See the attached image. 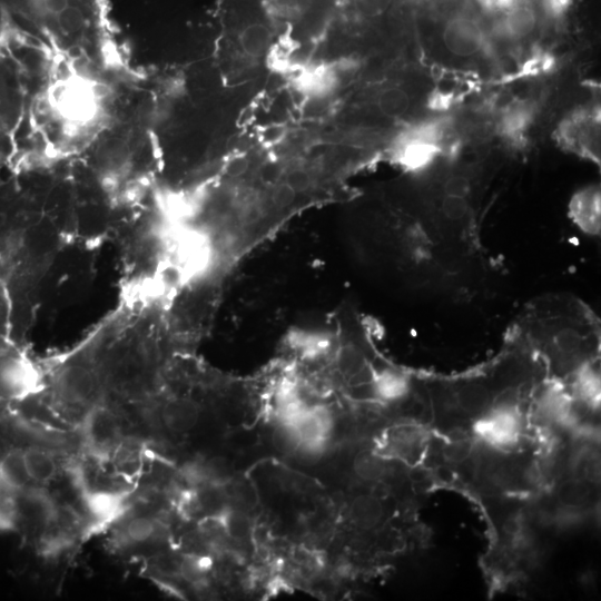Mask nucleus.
<instances>
[{
    "mask_svg": "<svg viewBox=\"0 0 601 601\" xmlns=\"http://www.w3.org/2000/svg\"><path fill=\"white\" fill-rule=\"evenodd\" d=\"M124 71L46 52L32 93L17 174L78 159L115 110Z\"/></svg>",
    "mask_w": 601,
    "mask_h": 601,
    "instance_id": "obj_1",
    "label": "nucleus"
},
{
    "mask_svg": "<svg viewBox=\"0 0 601 601\" xmlns=\"http://www.w3.org/2000/svg\"><path fill=\"white\" fill-rule=\"evenodd\" d=\"M162 83L135 69L120 86L106 127L73 160L125 224L154 195L162 169L156 125Z\"/></svg>",
    "mask_w": 601,
    "mask_h": 601,
    "instance_id": "obj_2",
    "label": "nucleus"
},
{
    "mask_svg": "<svg viewBox=\"0 0 601 601\" xmlns=\"http://www.w3.org/2000/svg\"><path fill=\"white\" fill-rule=\"evenodd\" d=\"M0 32L105 70L132 67L112 23L109 0H0Z\"/></svg>",
    "mask_w": 601,
    "mask_h": 601,
    "instance_id": "obj_3",
    "label": "nucleus"
},
{
    "mask_svg": "<svg viewBox=\"0 0 601 601\" xmlns=\"http://www.w3.org/2000/svg\"><path fill=\"white\" fill-rule=\"evenodd\" d=\"M512 332L535 357L563 371L560 380L598 358L599 321L578 299H539L524 311Z\"/></svg>",
    "mask_w": 601,
    "mask_h": 601,
    "instance_id": "obj_4",
    "label": "nucleus"
},
{
    "mask_svg": "<svg viewBox=\"0 0 601 601\" xmlns=\"http://www.w3.org/2000/svg\"><path fill=\"white\" fill-rule=\"evenodd\" d=\"M31 95L30 77L19 52L0 41V174L18 155Z\"/></svg>",
    "mask_w": 601,
    "mask_h": 601,
    "instance_id": "obj_5",
    "label": "nucleus"
},
{
    "mask_svg": "<svg viewBox=\"0 0 601 601\" xmlns=\"http://www.w3.org/2000/svg\"><path fill=\"white\" fill-rule=\"evenodd\" d=\"M425 51L430 59L453 70L476 71L500 63L490 28L467 13L450 17L436 42Z\"/></svg>",
    "mask_w": 601,
    "mask_h": 601,
    "instance_id": "obj_6",
    "label": "nucleus"
},
{
    "mask_svg": "<svg viewBox=\"0 0 601 601\" xmlns=\"http://www.w3.org/2000/svg\"><path fill=\"white\" fill-rule=\"evenodd\" d=\"M525 407L518 388L506 387L493 395L473 418V435L493 450L514 449L525 433Z\"/></svg>",
    "mask_w": 601,
    "mask_h": 601,
    "instance_id": "obj_7",
    "label": "nucleus"
},
{
    "mask_svg": "<svg viewBox=\"0 0 601 601\" xmlns=\"http://www.w3.org/2000/svg\"><path fill=\"white\" fill-rule=\"evenodd\" d=\"M41 370L8 332L0 331V408L21 403L39 392ZM1 411V410H0Z\"/></svg>",
    "mask_w": 601,
    "mask_h": 601,
    "instance_id": "obj_8",
    "label": "nucleus"
},
{
    "mask_svg": "<svg viewBox=\"0 0 601 601\" xmlns=\"http://www.w3.org/2000/svg\"><path fill=\"white\" fill-rule=\"evenodd\" d=\"M593 99L566 111L558 122L553 136L568 151L593 162H600V108Z\"/></svg>",
    "mask_w": 601,
    "mask_h": 601,
    "instance_id": "obj_9",
    "label": "nucleus"
},
{
    "mask_svg": "<svg viewBox=\"0 0 601 601\" xmlns=\"http://www.w3.org/2000/svg\"><path fill=\"white\" fill-rule=\"evenodd\" d=\"M342 76L337 63L324 60L306 61L292 70L290 86L306 100H324L338 91Z\"/></svg>",
    "mask_w": 601,
    "mask_h": 601,
    "instance_id": "obj_10",
    "label": "nucleus"
},
{
    "mask_svg": "<svg viewBox=\"0 0 601 601\" xmlns=\"http://www.w3.org/2000/svg\"><path fill=\"white\" fill-rule=\"evenodd\" d=\"M109 405L93 404L85 410L81 433L86 449L100 460L107 459L120 440V426Z\"/></svg>",
    "mask_w": 601,
    "mask_h": 601,
    "instance_id": "obj_11",
    "label": "nucleus"
},
{
    "mask_svg": "<svg viewBox=\"0 0 601 601\" xmlns=\"http://www.w3.org/2000/svg\"><path fill=\"white\" fill-rule=\"evenodd\" d=\"M413 391L411 375L400 368L384 365L373 371L371 397L382 404H397L406 401Z\"/></svg>",
    "mask_w": 601,
    "mask_h": 601,
    "instance_id": "obj_12",
    "label": "nucleus"
},
{
    "mask_svg": "<svg viewBox=\"0 0 601 601\" xmlns=\"http://www.w3.org/2000/svg\"><path fill=\"white\" fill-rule=\"evenodd\" d=\"M199 412L198 403L186 395H167L161 404L162 421L174 432L191 430L198 422Z\"/></svg>",
    "mask_w": 601,
    "mask_h": 601,
    "instance_id": "obj_13",
    "label": "nucleus"
},
{
    "mask_svg": "<svg viewBox=\"0 0 601 601\" xmlns=\"http://www.w3.org/2000/svg\"><path fill=\"white\" fill-rule=\"evenodd\" d=\"M572 219L587 233L595 235L600 230V190L589 186L578 191L570 201Z\"/></svg>",
    "mask_w": 601,
    "mask_h": 601,
    "instance_id": "obj_14",
    "label": "nucleus"
},
{
    "mask_svg": "<svg viewBox=\"0 0 601 601\" xmlns=\"http://www.w3.org/2000/svg\"><path fill=\"white\" fill-rule=\"evenodd\" d=\"M85 503L97 524L108 523L119 516L125 506V496L108 490L89 491Z\"/></svg>",
    "mask_w": 601,
    "mask_h": 601,
    "instance_id": "obj_15",
    "label": "nucleus"
},
{
    "mask_svg": "<svg viewBox=\"0 0 601 601\" xmlns=\"http://www.w3.org/2000/svg\"><path fill=\"white\" fill-rule=\"evenodd\" d=\"M238 45L242 52L248 58H263L272 49V30L264 23L248 24L240 31Z\"/></svg>",
    "mask_w": 601,
    "mask_h": 601,
    "instance_id": "obj_16",
    "label": "nucleus"
},
{
    "mask_svg": "<svg viewBox=\"0 0 601 601\" xmlns=\"http://www.w3.org/2000/svg\"><path fill=\"white\" fill-rule=\"evenodd\" d=\"M20 451L30 482L46 483L55 477L57 464L50 454L37 447L20 449Z\"/></svg>",
    "mask_w": 601,
    "mask_h": 601,
    "instance_id": "obj_17",
    "label": "nucleus"
},
{
    "mask_svg": "<svg viewBox=\"0 0 601 601\" xmlns=\"http://www.w3.org/2000/svg\"><path fill=\"white\" fill-rule=\"evenodd\" d=\"M354 522L364 529L376 525L383 515V509L378 500L371 495H362L354 500L351 508Z\"/></svg>",
    "mask_w": 601,
    "mask_h": 601,
    "instance_id": "obj_18",
    "label": "nucleus"
},
{
    "mask_svg": "<svg viewBox=\"0 0 601 601\" xmlns=\"http://www.w3.org/2000/svg\"><path fill=\"white\" fill-rule=\"evenodd\" d=\"M540 13L551 21L561 20L572 6V0H534Z\"/></svg>",
    "mask_w": 601,
    "mask_h": 601,
    "instance_id": "obj_19",
    "label": "nucleus"
},
{
    "mask_svg": "<svg viewBox=\"0 0 601 601\" xmlns=\"http://www.w3.org/2000/svg\"><path fill=\"white\" fill-rule=\"evenodd\" d=\"M156 525L148 518H135L126 526V535L132 542H144L152 536Z\"/></svg>",
    "mask_w": 601,
    "mask_h": 601,
    "instance_id": "obj_20",
    "label": "nucleus"
},
{
    "mask_svg": "<svg viewBox=\"0 0 601 601\" xmlns=\"http://www.w3.org/2000/svg\"><path fill=\"white\" fill-rule=\"evenodd\" d=\"M355 471L364 479H374L382 473L383 465L380 457L365 454L356 461Z\"/></svg>",
    "mask_w": 601,
    "mask_h": 601,
    "instance_id": "obj_21",
    "label": "nucleus"
},
{
    "mask_svg": "<svg viewBox=\"0 0 601 601\" xmlns=\"http://www.w3.org/2000/svg\"><path fill=\"white\" fill-rule=\"evenodd\" d=\"M227 533L233 538H243L248 530V522L245 516L238 513H230L224 520Z\"/></svg>",
    "mask_w": 601,
    "mask_h": 601,
    "instance_id": "obj_22",
    "label": "nucleus"
},
{
    "mask_svg": "<svg viewBox=\"0 0 601 601\" xmlns=\"http://www.w3.org/2000/svg\"><path fill=\"white\" fill-rule=\"evenodd\" d=\"M518 1L520 0H480V3L487 11L495 14H501L514 6Z\"/></svg>",
    "mask_w": 601,
    "mask_h": 601,
    "instance_id": "obj_23",
    "label": "nucleus"
}]
</instances>
